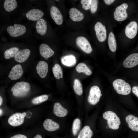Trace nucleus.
I'll list each match as a JSON object with an SVG mask.
<instances>
[{
	"label": "nucleus",
	"instance_id": "11",
	"mask_svg": "<svg viewBox=\"0 0 138 138\" xmlns=\"http://www.w3.org/2000/svg\"><path fill=\"white\" fill-rule=\"evenodd\" d=\"M137 23L135 21L130 22L126 26L125 33L126 36L129 38L132 39L136 35L138 30Z\"/></svg>",
	"mask_w": 138,
	"mask_h": 138
},
{
	"label": "nucleus",
	"instance_id": "12",
	"mask_svg": "<svg viewBox=\"0 0 138 138\" xmlns=\"http://www.w3.org/2000/svg\"><path fill=\"white\" fill-rule=\"evenodd\" d=\"M138 64V53H134L129 55L123 62V65L126 68L134 67Z\"/></svg>",
	"mask_w": 138,
	"mask_h": 138
},
{
	"label": "nucleus",
	"instance_id": "37",
	"mask_svg": "<svg viewBox=\"0 0 138 138\" xmlns=\"http://www.w3.org/2000/svg\"><path fill=\"white\" fill-rule=\"evenodd\" d=\"M107 5L112 4L115 0H104L103 1Z\"/></svg>",
	"mask_w": 138,
	"mask_h": 138
},
{
	"label": "nucleus",
	"instance_id": "8",
	"mask_svg": "<svg viewBox=\"0 0 138 138\" xmlns=\"http://www.w3.org/2000/svg\"><path fill=\"white\" fill-rule=\"evenodd\" d=\"M76 43L77 45L86 53L89 54L92 52L91 46L86 38L82 36L78 37L76 39Z\"/></svg>",
	"mask_w": 138,
	"mask_h": 138
},
{
	"label": "nucleus",
	"instance_id": "19",
	"mask_svg": "<svg viewBox=\"0 0 138 138\" xmlns=\"http://www.w3.org/2000/svg\"><path fill=\"white\" fill-rule=\"evenodd\" d=\"M69 13V17L74 21H80L84 19V16L83 13L75 8H71Z\"/></svg>",
	"mask_w": 138,
	"mask_h": 138
},
{
	"label": "nucleus",
	"instance_id": "2",
	"mask_svg": "<svg viewBox=\"0 0 138 138\" xmlns=\"http://www.w3.org/2000/svg\"><path fill=\"white\" fill-rule=\"evenodd\" d=\"M104 119L107 120L109 127L113 130L118 129L121 124V121L119 117L114 112L111 111H107L103 114Z\"/></svg>",
	"mask_w": 138,
	"mask_h": 138
},
{
	"label": "nucleus",
	"instance_id": "7",
	"mask_svg": "<svg viewBox=\"0 0 138 138\" xmlns=\"http://www.w3.org/2000/svg\"><path fill=\"white\" fill-rule=\"evenodd\" d=\"M26 115V113L25 112L14 114L9 117L8 122L10 125L14 127L20 126L23 123Z\"/></svg>",
	"mask_w": 138,
	"mask_h": 138
},
{
	"label": "nucleus",
	"instance_id": "28",
	"mask_svg": "<svg viewBox=\"0 0 138 138\" xmlns=\"http://www.w3.org/2000/svg\"><path fill=\"white\" fill-rule=\"evenodd\" d=\"M19 50V49L16 47H13L6 50L4 53L5 58L6 59H9L14 57Z\"/></svg>",
	"mask_w": 138,
	"mask_h": 138
},
{
	"label": "nucleus",
	"instance_id": "32",
	"mask_svg": "<svg viewBox=\"0 0 138 138\" xmlns=\"http://www.w3.org/2000/svg\"><path fill=\"white\" fill-rule=\"evenodd\" d=\"M48 98V97L47 95H42L33 98L31 102L34 104H38L46 101Z\"/></svg>",
	"mask_w": 138,
	"mask_h": 138
},
{
	"label": "nucleus",
	"instance_id": "24",
	"mask_svg": "<svg viewBox=\"0 0 138 138\" xmlns=\"http://www.w3.org/2000/svg\"><path fill=\"white\" fill-rule=\"evenodd\" d=\"M17 3L15 0H5L3 6L5 10L8 12L12 11L17 7Z\"/></svg>",
	"mask_w": 138,
	"mask_h": 138
},
{
	"label": "nucleus",
	"instance_id": "33",
	"mask_svg": "<svg viewBox=\"0 0 138 138\" xmlns=\"http://www.w3.org/2000/svg\"><path fill=\"white\" fill-rule=\"evenodd\" d=\"M80 2L82 8L84 9L87 10L90 8L91 0H81Z\"/></svg>",
	"mask_w": 138,
	"mask_h": 138
},
{
	"label": "nucleus",
	"instance_id": "34",
	"mask_svg": "<svg viewBox=\"0 0 138 138\" xmlns=\"http://www.w3.org/2000/svg\"><path fill=\"white\" fill-rule=\"evenodd\" d=\"M98 1L92 0L90 6V10L92 13H95L97 10Z\"/></svg>",
	"mask_w": 138,
	"mask_h": 138
},
{
	"label": "nucleus",
	"instance_id": "10",
	"mask_svg": "<svg viewBox=\"0 0 138 138\" xmlns=\"http://www.w3.org/2000/svg\"><path fill=\"white\" fill-rule=\"evenodd\" d=\"M23 73V69L21 65L16 64L12 68L8 77L12 80H17L22 77Z\"/></svg>",
	"mask_w": 138,
	"mask_h": 138
},
{
	"label": "nucleus",
	"instance_id": "3",
	"mask_svg": "<svg viewBox=\"0 0 138 138\" xmlns=\"http://www.w3.org/2000/svg\"><path fill=\"white\" fill-rule=\"evenodd\" d=\"M113 85L116 91L119 94L127 95L131 92L130 85L122 79H116L113 82Z\"/></svg>",
	"mask_w": 138,
	"mask_h": 138
},
{
	"label": "nucleus",
	"instance_id": "4",
	"mask_svg": "<svg viewBox=\"0 0 138 138\" xmlns=\"http://www.w3.org/2000/svg\"><path fill=\"white\" fill-rule=\"evenodd\" d=\"M100 89L97 86H94L90 88L88 98V102L90 105H95L99 102L102 96Z\"/></svg>",
	"mask_w": 138,
	"mask_h": 138
},
{
	"label": "nucleus",
	"instance_id": "36",
	"mask_svg": "<svg viewBox=\"0 0 138 138\" xmlns=\"http://www.w3.org/2000/svg\"><path fill=\"white\" fill-rule=\"evenodd\" d=\"M10 138H27L25 135L22 134H18L15 135Z\"/></svg>",
	"mask_w": 138,
	"mask_h": 138
},
{
	"label": "nucleus",
	"instance_id": "1",
	"mask_svg": "<svg viewBox=\"0 0 138 138\" xmlns=\"http://www.w3.org/2000/svg\"><path fill=\"white\" fill-rule=\"evenodd\" d=\"M30 90V85L28 83L20 81L16 83L12 87L11 90L14 96L22 97L27 95Z\"/></svg>",
	"mask_w": 138,
	"mask_h": 138
},
{
	"label": "nucleus",
	"instance_id": "20",
	"mask_svg": "<svg viewBox=\"0 0 138 138\" xmlns=\"http://www.w3.org/2000/svg\"><path fill=\"white\" fill-rule=\"evenodd\" d=\"M36 28L37 33L41 35H44L46 33L47 26L46 21L41 18L36 22Z\"/></svg>",
	"mask_w": 138,
	"mask_h": 138
},
{
	"label": "nucleus",
	"instance_id": "22",
	"mask_svg": "<svg viewBox=\"0 0 138 138\" xmlns=\"http://www.w3.org/2000/svg\"><path fill=\"white\" fill-rule=\"evenodd\" d=\"M43 126L45 129L50 132L55 131L59 128L58 123L49 119H47L44 121Z\"/></svg>",
	"mask_w": 138,
	"mask_h": 138
},
{
	"label": "nucleus",
	"instance_id": "18",
	"mask_svg": "<svg viewBox=\"0 0 138 138\" xmlns=\"http://www.w3.org/2000/svg\"><path fill=\"white\" fill-rule=\"evenodd\" d=\"M125 120L129 128L132 130L138 132V118L132 115L127 116Z\"/></svg>",
	"mask_w": 138,
	"mask_h": 138
},
{
	"label": "nucleus",
	"instance_id": "40",
	"mask_svg": "<svg viewBox=\"0 0 138 138\" xmlns=\"http://www.w3.org/2000/svg\"><path fill=\"white\" fill-rule=\"evenodd\" d=\"M0 116H1V115H2V110L1 109H0Z\"/></svg>",
	"mask_w": 138,
	"mask_h": 138
},
{
	"label": "nucleus",
	"instance_id": "14",
	"mask_svg": "<svg viewBox=\"0 0 138 138\" xmlns=\"http://www.w3.org/2000/svg\"><path fill=\"white\" fill-rule=\"evenodd\" d=\"M37 73L42 78L45 77L48 71V65L45 62L41 61L39 62L36 66Z\"/></svg>",
	"mask_w": 138,
	"mask_h": 138
},
{
	"label": "nucleus",
	"instance_id": "16",
	"mask_svg": "<svg viewBox=\"0 0 138 138\" xmlns=\"http://www.w3.org/2000/svg\"><path fill=\"white\" fill-rule=\"evenodd\" d=\"M30 50L27 48H25L19 51L16 54L14 58L15 60L20 63L25 61L30 55Z\"/></svg>",
	"mask_w": 138,
	"mask_h": 138
},
{
	"label": "nucleus",
	"instance_id": "9",
	"mask_svg": "<svg viewBox=\"0 0 138 138\" xmlns=\"http://www.w3.org/2000/svg\"><path fill=\"white\" fill-rule=\"evenodd\" d=\"M94 29L98 40L101 42L104 41L107 37L106 30L105 26L101 22H97L95 25Z\"/></svg>",
	"mask_w": 138,
	"mask_h": 138
},
{
	"label": "nucleus",
	"instance_id": "13",
	"mask_svg": "<svg viewBox=\"0 0 138 138\" xmlns=\"http://www.w3.org/2000/svg\"><path fill=\"white\" fill-rule=\"evenodd\" d=\"M50 14L52 18L56 24L60 25L62 24L63 16L57 7L52 6L50 8Z\"/></svg>",
	"mask_w": 138,
	"mask_h": 138
},
{
	"label": "nucleus",
	"instance_id": "5",
	"mask_svg": "<svg viewBox=\"0 0 138 138\" xmlns=\"http://www.w3.org/2000/svg\"><path fill=\"white\" fill-rule=\"evenodd\" d=\"M128 5L126 3H123L117 7L114 13L115 19L118 21L124 20L128 16L126 10Z\"/></svg>",
	"mask_w": 138,
	"mask_h": 138
},
{
	"label": "nucleus",
	"instance_id": "25",
	"mask_svg": "<svg viewBox=\"0 0 138 138\" xmlns=\"http://www.w3.org/2000/svg\"><path fill=\"white\" fill-rule=\"evenodd\" d=\"M93 134V132L90 127L86 126L82 129L77 138H91Z\"/></svg>",
	"mask_w": 138,
	"mask_h": 138
},
{
	"label": "nucleus",
	"instance_id": "29",
	"mask_svg": "<svg viewBox=\"0 0 138 138\" xmlns=\"http://www.w3.org/2000/svg\"><path fill=\"white\" fill-rule=\"evenodd\" d=\"M52 72L54 77L57 79L63 77L62 68L60 65L57 64H55L52 69Z\"/></svg>",
	"mask_w": 138,
	"mask_h": 138
},
{
	"label": "nucleus",
	"instance_id": "27",
	"mask_svg": "<svg viewBox=\"0 0 138 138\" xmlns=\"http://www.w3.org/2000/svg\"><path fill=\"white\" fill-rule=\"evenodd\" d=\"M108 43L110 50L112 52H115L116 49V42L114 35L112 32L109 35Z\"/></svg>",
	"mask_w": 138,
	"mask_h": 138
},
{
	"label": "nucleus",
	"instance_id": "35",
	"mask_svg": "<svg viewBox=\"0 0 138 138\" xmlns=\"http://www.w3.org/2000/svg\"><path fill=\"white\" fill-rule=\"evenodd\" d=\"M132 92L138 97V86H134L132 88Z\"/></svg>",
	"mask_w": 138,
	"mask_h": 138
},
{
	"label": "nucleus",
	"instance_id": "26",
	"mask_svg": "<svg viewBox=\"0 0 138 138\" xmlns=\"http://www.w3.org/2000/svg\"><path fill=\"white\" fill-rule=\"evenodd\" d=\"M77 71L79 73H83L87 75H90L92 74L91 71L86 65L82 63H79L76 67Z\"/></svg>",
	"mask_w": 138,
	"mask_h": 138
},
{
	"label": "nucleus",
	"instance_id": "6",
	"mask_svg": "<svg viewBox=\"0 0 138 138\" xmlns=\"http://www.w3.org/2000/svg\"><path fill=\"white\" fill-rule=\"evenodd\" d=\"M8 33L12 37H16L24 34L26 31V27L21 24H14L7 28Z\"/></svg>",
	"mask_w": 138,
	"mask_h": 138
},
{
	"label": "nucleus",
	"instance_id": "21",
	"mask_svg": "<svg viewBox=\"0 0 138 138\" xmlns=\"http://www.w3.org/2000/svg\"><path fill=\"white\" fill-rule=\"evenodd\" d=\"M53 112L55 115L58 117H63L67 115L68 111L60 103L56 102L54 105Z\"/></svg>",
	"mask_w": 138,
	"mask_h": 138
},
{
	"label": "nucleus",
	"instance_id": "23",
	"mask_svg": "<svg viewBox=\"0 0 138 138\" xmlns=\"http://www.w3.org/2000/svg\"><path fill=\"white\" fill-rule=\"evenodd\" d=\"M61 60L62 63L63 65L68 67L74 66L77 62L75 57L71 54L62 57Z\"/></svg>",
	"mask_w": 138,
	"mask_h": 138
},
{
	"label": "nucleus",
	"instance_id": "30",
	"mask_svg": "<svg viewBox=\"0 0 138 138\" xmlns=\"http://www.w3.org/2000/svg\"><path fill=\"white\" fill-rule=\"evenodd\" d=\"M74 90L75 93L79 96L81 95L83 93V90L81 83L78 79H75L73 86Z\"/></svg>",
	"mask_w": 138,
	"mask_h": 138
},
{
	"label": "nucleus",
	"instance_id": "39",
	"mask_svg": "<svg viewBox=\"0 0 138 138\" xmlns=\"http://www.w3.org/2000/svg\"><path fill=\"white\" fill-rule=\"evenodd\" d=\"M3 102V100L2 97L0 96V106H1L2 105Z\"/></svg>",
	"mask_w": 138,
	"mask_h": 138
},
{
	"label": "nucleus",
	"instance_id": "17",
	"mask_svg": "<svg viewBox=\"0 0 138 138\" xmlns=\"http://www.w3.org/2000/svg\"><path fill=\"white\" fill-rule=\"evenodd\" d=\"M39 49L41 55L47 60L48 58L52 56L54 53V51L45 43L41 44L39 46Z\"/></svg>",
	"mask_w": 138,
	"mask_h": 138
},
{
	"label": "nucleus",
	"instance_id": "31",
	"mask_svg": "<svg viewBox=\"0 0 138 138\" xmlns=\"http://www.w3.org/2000/svg\"><path fill=\"white\" fill-rule=\"evenodd\" d=\"M81 125L80 120L78 118L75 119L74 121L72 127V131L73 135L76 136L79 130Z\"/></svg>",
	"mask_w": 138,
	"mask_h": 138
},
{
	"label": "nucleus",
	"instance_id": "15",
	"mask_svg": "<svg viewBox=\"0 0 138 138\" xmlns=\"http://www.w3.org/2000/svg\"><path fill=\"white\" fill-rule=\"evenodd\" d=\"M44 13L39 9H33L27 12L26 16L29 20L32 21L37 20L42 18Z\"/></svg>",
	"mask_w": 138,
	"mask_h": 138
},
{
	"label": "nucleus",
	"instance_id": "38",
	"mask_svg": "<svg viewBox=\"0 0 138 138\" xmlns=\"http://www.w3.org/2000/svg\"><path fill=\"white\" fill-rule=\"evenodd\" d=\"M33 138H42V136L40 134L36 135Z\"/></svg>",
	"mask_w": 138,
	"mask_h": 138
}]
</instances>
